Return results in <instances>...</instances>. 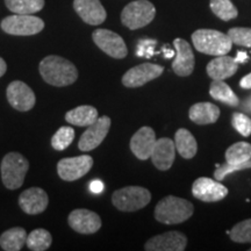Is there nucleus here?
<instances>
[{
    "mask_svg": "<svg viewBox=\"0 0 251 251\" xmlns=\"http://www.w3.org/2000/svg\"><path fill=\"white\" fill-rule=\"evenodd\" d=\"M93 42L101 51L113 58L122 59L128 54L127 46L119 34L108 29H97L92 34Z\"/></svg>",
    "mask_w": 251,
    "mask_h": 251,
    "instance_id": "8",
    "label": "nucleus"
},
{
    "mask_svg": "<svg viewBox=\"0 0 251 251\" xmlns=\"http://www.w3.org/2000/svg\"><path fill=\"white\" fill-rule=\"evenodd\" d=\"M192 194L194 198L203 202H216L227 197L228 188L218 180L201 177L194 180Z\"/></svg>",
    "mask_w": 251,
    "mask_h": 251,
    "instance_id": "13",
    "label": "nucleus"
},
{
    "mask_svg": "<svg viewBox=\"0 0 251 251\" xmlns=\"http://www.w3.org/2000/svg\"><path fill=\"white\" fill-rule=\"evenodd\" d=\"M228 36L230 37L234 45L251 48V28L235 27L228 30Z\"/></svg>",
    "mask_w": 251,
    "mask_h": 251,
    "instance_id": "34",
    "label": "nucleus"
},
{
    "mask_svg": "<svg viewBox=\"0 0 251 251\" xmlns=\"http://www.w3.org/2000/svg\"><path fill=\"white\" fill-rule=\"evenodd\" d=\"M1 29L9 35H36L45 28V23L39 17L31 14H13L5 18L0 24Z\"/></svg>",
    "mask_w": 251,
    "mask_h": 251,
    "instance_id": "7",
    "label": "nucleus"
},
{
    "mask_svg": "<svg viewBox=\"0 0 251 251\" xmlns=\"http://www.w3.org/2000/svg\"><path fill=\"white\" fill-rule=\"evenodd\" d=\"M226 162L230 164H241L251 159V144L237 142L230 146L226 151Z\"/></svg>",
    "mask_w": 251,
    "mask_h": 251,
    "instance_id": "28",
    "label": "nucleus"
},
{
    "mask_svg": "<svg viewBox=\"0 0 251 251\" xmlns=\"http://www.w3.org/2000/svg\"><path fill=\"white\" fill-rule=\"evenodd\" d=\"M52 243V236L46 229L39 228L33 230L27 235L26 244L33 251H45L48 250Z\"/></svg>",
    "mask_w": 251,
    "mask_h": 251,
    "instance_id": "29",
    "label": "nucleus"
},
{
    "mask_svg": "<svg viewBox=\"0 0 251 251\" xmlns=\"http://www.w3.org/2000/svg\"><path fill=\"white\" fill-rule=\"evenodd\" d=\"M249 251H251V248H250V249H249Z\"/></svg>",
    "mask_w": 251,
    "mask_h": 251,
    "instance_id": "41",
    "label": "nucleus"
},
{
    "mask_svg": "<svg viewBox=\"0 0 251 251\" xmlns=\"http://www.w3.org/2000/svg\"><path fill=\"white\" fill-rule=\"evenodd\" d=\"M240 86L242 87V89H251V74L247 75L246 77H243L242 79L240 81Z\"/></svg>",
    "mask_w": 251,
    "mask_h": 251,
    "instance_id": "38",
    "label": "nucleus"
},
{
    "mask_svg": "<svg viewBox=\"0 0 251 251\" xmlns=\"http://www.w3.org/2000/svg\"><path fill=\"white\" fill-rule=\"evenodd\" d=\"M27 241V233L24 228L14 227L4 231L0 236V247L5 251H20Z\"/></svg>",
    "mask_w": 251,
    "mask_h": 251,
    "instance_id": "25",
    "label": "nucleus"
},
{
    "mask_svg": "<svg viewBox=\"0 0 251 251\" xmlns=\"http://www.w3.org/2000/svg\"><path fill=\"white\" fill-rule=\"evenodd\" d=\"M98 111L93 106L83 105L71 109L65 114V120L70 125L78 127H89L98 120Z\"/></svg>",
    "mask_w": 251,
    "mask_h": 251,
    "instance_id": "23",
    "label": "nucleus"
},
{
    "mask_svg": "<svg viewBox=\"0 0 251 251\" xmlns=\"http://www.w3.org/2000/svg\"><path fill=\"white\" fill-rule=\"evenodd\" d=\"M176 48V57L172 62V70L177 76L187 77L192 74L196 64V58L190 43L183 39H176L174 41Z\"/></svg>",
    "mask_w": 251,
    "mask_h": 251,
    "instance_id": "16",
    "label": "nucleus"
},
{
    "mask_svg": "<svg viewBox=\"0 0 251 251\" xmlns=\"http://www.w3.org/2000/svg\"><path fill=\"white\" fill-rule=\"evenodd\" d=\"M231 124L233 127L240 133L242 136L248 137L251 135V119L247 117L242 113H234L231 118Z\"/></svg>",
    "mask_w": 251,
    "mask_h": 251,
    "instance_id": "35",
    "label": "nucleus"
},
{
    "mask_svg": "<svg viewBox=\"0 0 251 251\" xmlns=\"http://www.w3.org/2000/svg\"><path fill=\"white\" fill-rule=\"evenodd\" d=\"M93 166V158L89 155L63 158L57 164L59 178L65 181H75L89 174Z\"/></svg>",
    "mask_w": 251,
    "mask_h": 251,
    "instance_id": "9",
    "label": "nucleus"
},
{
    "mask_svg": "<svg viewBox=\"0 0 251 251\" xmlns=\"http://www.w3.org/2000/svg\"><path fill=\"white\" fill-rule=\"evenodd\" d=\"M39 69L43 80L56 87L71 85L78 78V70L74 63L61 56H47L41 61Z\"/></svg>",
    "mask_w": 251,
    "mask_h": 251,
    "instance_id": "1",
    "label": "nucleus"
},
{
    "mask_svg": "<svg viewBox=\"0 0 251 251\" xmlns=\"http://www.w3.org/2000/svg\"><path fill=\"white\" fill-rule=\"evenodd\" d=\"M175 146L178 153L185 159L193 158L198 151L196 137L190 130L185 129V128H180L176 131Z\"/></svg>",
    "mask_w": 251,
    "mask_h": 251,
    "instance_id": "24",
    "label": "nucleus"
},
{
    "mask_svg": "<svg viewBox=\"0 0 251 251\" xmlns=\"http://www.w3.org/2000/svg\"><path fill=\"white\" fill-rule=\"evenodd\" d=\"M5 5L15 14H34L45 7V0H5Z\"/></svg>",
    "mask_w": 251,
    "mask_h": 251,
    "instance_id": "27",
    "label": "nucleus"
},
{
    "mask_svg": "<svg viewBox=\"0 0 251 251\" xmlns=\"http://www.w3.org/2000/svg\"><path fill=\"white\" fill-rule=\"evenodd\" d=\"M192 42L198 51L212 56L227 55L233 46L228 34L215 29L196 30L192 34Z\"/></svg>",
    "mask_w": 251,
    "mask_h": 251,
    "instance_id": "3",
    "label": "nucleus"
},
{
    "mask_svg": "<svg viewBox=\"0 0 251 251\" xmlns=\"http://www.w3.org/2000/svg\"><path fill=\"white\" fill-rule=\"evenodd\" d=\"M230 238L236 243H251V219L238 222L230 229Z\"/></svg>",
    "mask_w": 251,
    "mask_h": 251,
    "instance_id": "32",
    "label": "nucleus"
},
{
    "mask_svg": "<svg viewBox=\"0 0 251 251\" xmlns=\"http://www.w3.org/2000/svg\"><path fill=\"white\" fill-rule=\"evenodd\" d=\"M209 94L212 98L219 101L226 103V105L230 106V107H237L240 105V99L234 91L230 89V86L225 80H216L213 79L209 86Z\"/></svg>",
    "mask_w": 251,
    "mask_h": 251,
    "instance_id": "26",
    "label": "nucleus"
},
{
    "mask_svg": "<svg viewBox=\"0 0 251 251\" xmlns=\"http://www.w3.org/2000/svg\"><path fill=\"white\" fill-rule=\"evenodd\" d=\"M69 226L79 234H94L101 228V219L92 211L85 208L75 209L69 215Z\"/></svg>",
    "mask_w": 251,
    "mask_h": 251,
    "instance_id": "14",
    "label": "nucleus"
},
{
    "mask_svg": "<svg viewBox=\"0 0 251 251\" xmlns=\"http://www.w3.org/2000/svg\"><path fill=\"white\" fill-rule=\"evenodd\" d=\"M209 6L213 13L224 21L233 20L238 15L237 8L235 7L231 0H211Z\"/></svg>",
    "mask_w": 251,
    "mask_h": 251,
    "instance_id": "30",
    "label": "nucleus"
},
{
    "mask_svg": "<svg viewBox=\"0 0 251 251\" xmlns=\"http://www.w3.org/2000/svg\"><path fill=\"white\" fill-rule=\"evenodd\" d=\"M29 163L19 152H8L1 162V179L8 190H18L23 186Z\"/></svg>",
    "mask_w": 251,
    "mask_h": 251,
    "instance_id": "4",
    "label": "nucleus"
},
{
    "mask_svg": "<svg viewBox=\"0 0 251 251\" xmlns=\"http://www.w3.org/2000/svg\"><path fill=\"white\" fill-rule=\"evenodd\" d=\"M75 140V130L72 127H61L51 137L52 148L57 151H63Z\"/></svg>",
    "mask_w": 251,
    "mask_h": 251,
    "instance_id": "31",
    "label": "nucleus"
},
{
    "mask_svg": "<svg viewBox=\"0 0 251 251\" xmlns=\"http://www.w3.org/2000/svg\"><path fill=\"white\" fill-rule=\"evenodd\" d=\"M215 166H216V170L214 172L215 180L222 181L228 175L234 174V172L247 170V169H251V159L248 162L241 163V164H230V163H225V164L222 165L216 164Z\"/></svg>",
    "mask_w": 251,
    "mask_h": 251,
    "instance_id": "33",
    "label": "nucleus"
},
{
    "mask_svg": "<svg viewBox=\"0 0 251 251\" xmlns=\"http://www.w3.org/2000/svg\"><path fill=\"white\" fill-rule=\"evenodd\" d=\"M238 64L235 62L233 57H229L227 55L216 56V58L212 59L207 64L206 71L207 75L216 80H225L229 77H233L237 72Z\"/></svg>",
    "mask_w": 251,
    "mask_h": 251,
    "instance_id": "21",
    "label": "nucleus"
},
{
    "mask_svg": "<svg viewBox=\"0 0 251 251\" xmlns=\"http://www.w3.org/2000/svg\"><path fill=\"white\" fill-rule=\"evenodd\" d=\"M90 188L93 193H100L103 191V184L101 180H93L90 184Z\"/></svg>",
    "mask_w": 251,
    "mask_h": 251,
    "instance_id": "37",
    "label": "nucleus"
},
{
    "mask_svg": "<svg viewBox=\"0 0 251 251\" xmlns=\"http://www.w3.org/2000/svg\"><path fill=\"white\" fill-rule=\"evenodd\" d=\"M111 125L112 121L109 117L103 115L101 118H98V120L93 125L89 126V128L80 136L79 142H78L79 150L87 152L99 147L105 140V137L107 136Z\"/></svg>",
    "mask_w": 251,
    "mask_h": 251,
    "instance_id": "11",
    "label": "nucleus"
},
{
    "mask_svg": "<svg viewBox=\"0 0 251 251\" xmlns=\"http://www.w3.org/2000/svg\"><path fill=\"white\" fill-rule=\"evenodd\" d=\"M187 246V238L180 231H168L150 238L144 244L147 251H184Z\"/></svg>",
    "mask_w": 251,
    "mask_h": 251,
    "instance_id": "15",
    "label": "nucleus"
},
{
    "mask_svg": "<svg viewBox=\"0 0 251 251\" xmlns=\"http://www.w3.org/2000/svg\"><path fill=\"white\" fill-rule=\"evenodd\" d=\"M248 58L249 57H248V54L246 51H238L237 56L234 59H235V62L238 64V63H246L248 61Z\"/></svg>",
    "mask_w": 251,
    "mask_h": 251,
    "instance_id": "39",
    "label": "nucleus"
},
{
    "mask_svg": "<svg viewBox=\"0 0 251 251\" xmlns=\"http://www.w3.org/2000/svg\"><path fill=\"white\" fill-rule=\"evenodd\" d=\"M153 45H155V41H144V42L140 43L139 47H137V55L146 56V57L151 56Z\"/></svg>",
    "mask_w": 251,
    "mask_h": 251,
    "instance_id": "36",
    "label": "nucleus"
},
{
    "mask_svg": "<svg viewBox=\"0 0 251 251\" xmlns=\"http://www.w3.org/2000/svg\"><path fill=\"white\" fill-rule=\"evenodd\" d=\"M150 158L158 170H169L176 158V146L174 141L168 137H162V139L157 140Z\"/></svg>",
    "mask_w": 251,
    "mask_h": 251,
    "instance_id": "20",
    "label": "nucleus"
},
{
    "mask_svg": "<svg viewBox=\"0 0 251 251\" xmlns=\"http://www.w3.org/2000/svg\"><path fill=\"white\" fill-rule=\"evenodd\" d=\"M156 15V8L148 0L129 2L121 12V23L131 30L140 29L151 23Z\"/></svg>",
    "mask_w": 251,
    "mask_h": 251,
    "instance_id": "6",
    "label": "nucleus"
},
{
    "mask_svg": "<svg viewBox=\"0 0 251 251\" xmlns=\"http://www.w3.org/2000/svg\"><path fill=\"white\" fill-rule=\"evenodd\" d=\"M6 70H7V64L4 61V58L0 57V77H2L6 74Z\"/></svg>",
    "mask_w": 251,
    "mask_h": 251,
    "instance_id": "40",
    "label": "nucleus"
},
{
    "mask_svg": "<svg viewBox=\"0 0 251 251\" xmlns=\"http://www.w3.org/2000/svg\"><path fill=\"white\" fill-rule=\"evenodd\" d=\"M220 117V108L212 102L194 103L188 111V118L194 124L203 126L211 125L218 121Z\"/></svg>",
    "mask_w": 251,
    "mask_h": 251,
    "instance_id": "22",
    "label": "nucleus"
},
{
    "mask_svg": "<svg viewBox=\"0 0 251 251\" xmlns=\"http://www.w3.org/2000/svg\"><path fill=\"white\" fill-rule=\"evenodd\" d=\"M74 8L84 23L92 26L101 25L107 18L100 0H74Z\"/></svg>",
    "mask_w": 251,
    "mask_h": 251,
    "instance_id": "18",
    "label": "nucleus"
},
{
    "mask_svg": "<svg viewBox=\"0 0 251 251\" xmlns=\"http://www.w3.org/2000/svg\"><path fill=\"white\" fill-rule=\"evenodd\" d=\"M6 96L9 105L17 111L27 112L35 106V93L26 83L21 80L12 81L6 90Z\"/></svg>",
    "mask_w": 251,
    "mask_h": 251,
    "instance_id": "12",
    "label": "nucleus"
},
{
    "mask_svg": "<svg viewBox=\"0 0 251 251\" xmlns=\"http://www.w3.org/2000/svg\"><path fill=\"white\" fill-rule=\"evenodd\" d=\"M156 141L155 130L150 127H142L131 137L130 150L141 161H146L151 156Z\"/></svg>",
    "mask_w": 251,
    "mask_h": 251,
    "instance_id": "19",
    "label": "nucleus"
},
{
    "mask_svg": "<svg viewBox=\"0 0 251 251\" xmlns=\"http://www.w3.org/2000/svg\"><path fill=\"white\" fill-rule=\"evenodd\" d=\"M49 198L45 190L40 187H30L24 191L19 197V206L29 215H36L43 213L48 207Z\"/></svg>",
    "mask_w": 251,
    "mask_h": 251,
    "instance_id": "17",
    "label": "nucleus"
},
{
    "mask_svg": "<svg viewBox=\"0 0 251 251\" xmlns=\"http://www.w3.org/2000/svg\"><path fill=\"white\" fill-rule=\"evenodd\" d=\"M151 200V193L141 186H127L115 191L112 196V202L119 211L135 212L142 209Z\"/></svg>",
    "mask_w": 251,
    "mask_h": 251,
    "instance_id": "5",
    "label": "nucleus"
},
{
    "mask_svg": "<svg viewBox=\"0 0 251 251\" xmlns=\"http://www.w3.org/2000/svg\"><path fill=\"white\" fill-rule=\"evenodd\" d=\"M163 72H164V68L162 65L143 63V64L136 65L126 72L122 77V84L126 87L135 89V87L143 86L144 84L156 79Z\"/></svg>",
    "mask_w": 251,
    "mask_h": 251,
    "instance_id": "10",
    "label": "nucleus"
},
{
    "mask_svg": "<svg viewBox=\"0 0 251 251\" xmlns=\"http://www.w3.org/2000/svg\"><path fill=\"white\" fill-rule=\"evenodd\" d=\"M193 212L192 202L183 198L168 196L156 205L155 219L164 225H179L190 219Z\"/></svg>",
    "mask_w": 251,
    "mask_h": 251,
    "instance_id": "2",
    "label": "nucleus"
}]
</instances>
